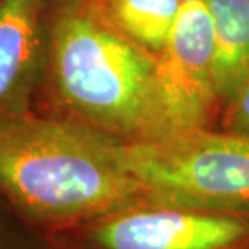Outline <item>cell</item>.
Masks as SVG:
<instances>
[{
	"label": "cell",
	"mask_w": 249,
	"mask_h": 249,
	"mask_svg": "<svg viewBox=\"0 0 249 249\" xmlns=\"http://www.w3.org/2000/svg\"><path fill=\"white\" fill-rule=\"evenodd\" d=\"M183 3H186V2H204V0H181Z\"/></svg>",
	"instance_id": "11"
},
{
	"label": "cell",
	"mask_w": 249,
	"mask_h": 249,
	"mask_svg": "<svg viewBox=\"0 0 249 249\" xmlns=\"http://www.w3.org/2000/svg\"><path fill=\"white\" fill-rule=\"evenodd\" d=\"M156 74L172 131L206 128L218 101L212 19L206 2L181 5L165 46L156 55Z\"/></svg>",
	"instance_id": "4"
},
{
	"label": "cell",
	"mask_w": 249,
	"mask_h": 249,
	"mask_svg": "<svg viewBox=\"0 0 249 249\" xmlns=\"http://www.w3.org/2000/svg\"><path fill=\"white\" fill-rule=\"evenodd\" d=\"M0 249H26L24 246H19L15 241L13 235L7 230V227L3 225V220L0 218Z\"/></svg>",
	"instance_id": "10"
},
{
	"label": "cell",
	"mask_w": 249,
	"mask_h": 249,
	"mask_svg": "<svg viewBox=\"0 0 249 249\" xmlns=\"http://www.w3.org/2000/svg\"><path fill=\"white\" fill-rule=\"evenodd\" d=\"M102 249H227L249 236L235 215L156 207L112 213L94 230Z\"/></svg>",
	"instance_id": "5"
},
{
	"label": "cell",
	"mask_w": 249,
	"mask_h": 249,
	"mask_svg": "<svg viewBox=\"0 0 249 249\" xmlns=\"http://www.w3.org/2000/svg\"><path fill=\"white\" fill-rule=\"evenodd\" d=\"M213 31V81L231 99L249 79V0H204Z\"/></svg>",
	"instance_id": "7"
},
{
	"label": "cell",
	"mask_w": 249,
	"mask_h": 249,
	"mask_svg": "<svg viewBox=\"0 0 249 249\" xmlns=\"http://www.w3.org/2000/svg\"><path fill=\"white\" fill-rule=\"evenodd\" d=\"M128 163L156 207L235 215L249 212V136L206 128L128 141Z\"/></svg>",
	"instance_id": "3"
},
{
	"label": "cell",
	"mask_w": 249,
	"mask_h": 249,
	"mask_svg": "<svg viewBox=\"0 0 249 249\" xmlns=\"http://www.w3.org/2000/svg\"><path fill=\"white\" fill-rule=\"evenodd\" d=\"M126 142L71 118L0 122V194L24 218L68 223L138 207Z\"/></svg>",
	"instance_id": "1"
},
{
	"label": "cell",
	"mask_w": 249,
	"mask_h": 249,
	"mask_svg": "<svg viewBox=\"0 0 249 249\" xmlns=\"http://www.w3.org/2000/svg\"><path fill=\"white\" fill-rule=\"evenodd\" d=\"M49 0H0V122L31 112L46 81Z\"/></svg>",
	"instance_id": "6"
},
{
	"label": "cell",
	"mask_w": 249,
	"mask_h": 249,
	"mask_svg": "<svg viewBox=\"0 0 249 249\" xmlns=\"http://www.w3.org/2000/svg\"><path fill=\"white\" fill-rule=\"evenodd\" d=\"M124 37L156 57L165 46L181 10V0H96Z\"/></svg>",
	"instance_id": "8"
},
{
	"label": "cell",
	"mask_w": 249,
	"mask_h": 249,
	"mask_svg": "<svg viewBox=\"0 0 249 249\" xmlns=\"http://www.w3.org/2000/svg\"><path fill=\"white\" fill-rule=\"evenodd\" d=\"M46 81L74 122L123 141L172 133L156 57L124 37L96 0H49Z\"/></svg>",
	"instance_id": "2"
},
{
	"label": "cell",
	"mask_w": 249,
	"mask_h": 249,
	"mask_svg": "<svg viewBox=\"0 0 249 249\" xmlns=\"http://www.w3.org/2000/svg\"><path fill=\"white\" fill-rule=\"evenodd\" d=\"M227 113L228 131L249 136V79L233 94Z\"/></svg>",
	"instance_id": "9"
}]
</instances>
